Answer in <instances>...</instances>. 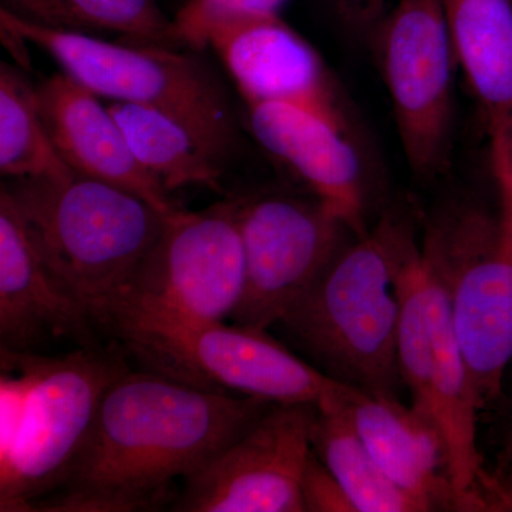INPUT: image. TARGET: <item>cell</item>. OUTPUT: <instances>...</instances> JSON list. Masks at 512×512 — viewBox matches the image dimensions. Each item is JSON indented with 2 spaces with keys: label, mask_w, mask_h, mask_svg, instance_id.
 <instances>
[{
  "label": "cell",
  "mask_w": 512,
  "mask_h": 512,
  "mask_svg": "<svg viewBox=\"0 0 512 512\" xmlns=\"http://www.w3.org/2000/svg\"><path fill=\"white\" fill-rule=\"evenodd\" d=\"M272 404L127 369L104 394L69 473L35 511L170 510L184 481Z\"/></svg>",
  "instance_id": "cell-1"
},
{
  "label": "cell",
  "mask_w": 512,
  "mask_h": 512,
  "mask_svg": "<svg viewBox=\"0 0 512 512\" xmlns=\"http://www.w3.org/2000/svg\"><path fill=\"white\" fill-rule=\"evenodd\" d=\"M0 359V511H35L69 473L104 394L130 367L116 343L59 356L0 349Z\"/></svg>",
  "instance_id": "cell-2"
},
{
  "label": "cell",
  "mask_w": 512,
  "mask_h": 512,
  "mask_svg": "<svg viewBox=\"0 0 512 512\" xmlns=\"http://www.w3.org/2000/svg\"><path fill=\"white\" fill-rule=\"evenodd\" d=\"M416 247L404 222L386 218L343 245L281 326L320 372L369 392L394 394L400 272Z\"/></svg>",
  "instance_id": "cell-3"
},
{
  "label": "cell",
  "mask_w": 512,
  "mask_h": 512,
  "mask_svg": "<svg viewBox=\"0 0 512 512\" xmlns=\"http://www.w3.org/2000/svg\"><path fill=\"white\" fill-rule=\"evenodd\" d=\"M3 185L43 261L101 335L170 214L76 173Z\"/></svg>",
  "instance_id": "cell-4"
},
{
  "label": "cell",
  "mask_w": 512,
  "mask_h": 512,
  "mask_svg": "<svg viewBox=\"0 0 512 512\" xmlns=\"http://www.w3.org/2000/svg\"><path fill=\"white\" fill-rule=\"evenodd\" d=\"M103 335L141 369L211 392L275 404H318L343 384L268 330L237 323H185L121 312L104 326Z\"/></svg>",
  "instance_id": "cell-5"
},
{
  "label": "cell",
  "mask_w": 512,
  "mask_h": 512,
  "mask_svg": "<svg viewBox=\"0 0 512 512\" xmlns=\"http://www.w3.org/2000/svg\"><path fill=\"white\" fill-rule=\"evenodd\" d=\"M0 25L52 57L63 73L99 97L171 114L204 137L224 157L234 150L237 126L227 93L192 50L107 42L79 30L56 29L0 9Z\"/></svg>",
  "instance_id": "cell-6"
},
{
  "label": "cell",
  "mask_w": 512,
  "mask_h": 512,
  "mask_svg": "<svg viewBox=\"0 0 512 512\" xmlns=\"http://www.w3.org/2000/svg\"><path fill=\"white\" fill-rule=\"evenodd\" d=\"M500 212H460L427 239L424 255L450 301L480 409L503 394L512 366V156L493 160Z\"/></svg>",
  "instance_id": "cell-7"
},
{
  "label": "cell",
  "mask_w": 512,
  "mask_h": 512,
  "mask_svg": "<svg viewBox=\"0 0 512 512\" xmlns=\"http://www.w3.org/2000/svg\"><path fill=\"white\" fill-rule=\"evenodd\" d=\"M245 286L238 200L168 215L121 301L109 318L136 312L185 323L232 318Z\"/></svg>",
  "instance_id": "cell-8"
},
{
  "label": "cell",
  "mask_w": 512,
  "mask_h": 512,
  "mask_svg": "<svg viewBox=\"0 0 512 512\" xmlns=\"http://www.w3.org/2000/svg\"><path fill=\"white\" fill-rule=\"evenodd\" d=\"M373 35L407 163L421 177H434L450 158L457 64L443 6L393 0Z\"/></svg>",
  "instance_id": "cell-9"
},
{
  "label": "cell",
  "mask_w": 512,
  "mask_h": 512,
  "mask_svg": "<svg viewBox=\"0 0 512 512\" xmlns=\"http://www.w3.org/2000/svg\"><path fill=\"white\" fill-rule=\"evenodd\" d=\"M238 221L245 286L231 319L268 330L311 288L350 229L318 198L288 195L238 198Z\"/></svg>",
  "instance_id": "cell-10"
},
{
  "label": "cell",
  "mask_w": 512,
  "mask_h": 512,
  "mask_svg": "<svg viewBox=\"0 0 512 512\" xmlns=\"http://www.w3.org/2000/svg\"><path fill=\"white\" fill-rule=\"evenodd\" d=\"M315 404H272L181 485L171 511L305 512Z\"/></svg>",
  "instance_id": "cell-11"
},
{
  "label": "cell",
  "mask_w": 512,
  "mask_h": 512,
  "mask_svg": "<svg viewBox=\"0 0 512 512\" xmlns=\"http://www.w3.org/2000/svg\"><path fill=\"white\" fill-rule=\"evenodd\" d=\"M100 332L43 261L5 185L0 188V349L43 353L70 342L103 345ZM45 355V353H43Z\"/></svg>",
  "instance_id": "cell-12"
},
{
  "label": "cell",
  "mask_w": 512,
  "mask_h": 512,
  "mask_svg": "<svg viewBox=\"0 0 512 512\" xmlns=\"http://www.w3.org/2000/svg\"><path fill=\"white\" fill-rule=\"evenodd\" d=\"M259 144L357 235L365 234L362 165L342 113L295 103L248 106Z\"/></svg>",
  "instance_id": "cell-13"
},
{
  "label": "cell",
  "mask_w": 512,
  "mask_h": 512,
  "mask_svg": "<svg viewBox=\"0 0 512 512\" xmlns=\"http://www.w3.org/2000/svg\"><path fill=\"white\" fill-rule=\"evenodd\" d=\"M211 47L248 106L295 103L342 113L322 56L281 15L215 29Z\"/></svg>",
  "instance_id": "cell-14"
},
{
  "label": "cell",
  "mask_w": 512,
  "mask_h": 512,
  "mask_svg": "<svg viewBox=\"0 0 512 512\" xmlns=\"http://www.w3.org/2000/svg\"><path fill=\"white\" fill-rule=\"evenodd\" d=\"M36 90L53 146L73 173L133 192L164 214L180 210L171 194L138 163L99 96L66 73L47 77Z\"/></svg>",
  "instance_id": "cell-15"
},
{
  "label": "cell",
  "mask_w": 512,
  "mask_h": 512,
  "mask_svg": "<svg viewBox=\"0 0 512 512\" xmlns=\"http://www.w3.org/2000/svg\"><path fill=\"white\" fill-rule=\"evenodd\" d=\"M345 406L356 433L387 477L423 511H458L446 443L436 424L394 394L345 384Z\"/></svg>",
  "instance_id": "cell-16"
},
{
  "label": "cell",
  "mask_w": 512,
  "mask_h": 512,
  "mask_svg": "<svg viewBox=\"0 0 512 512\" xmlns=\"http://www.w3.org/2000/svg\"><path fill=\"white\" fill-rule=\"evenodd\" d=\"M491 148L512 147V0H440Z\"/></svg>",
  "instance_id": "cell-17"
},
{
  "label": "cell",
  "mask_w": 512,
  "mask_h": 512,
  "mask_svg": "<svg viewBox=\"0 0 512 512\" xmlns=\"http://www.w3.org/2000/svg\"><path fill=\"white\" fill-rule=\"evenodd\" d=\"M107 106L138 163L168 194L191 185L222 191L227 157L183 121L140 104L111 101Z\"/></svg>",
  "instance_id": "cell-18"
},
{
  "label": "cell",
  "mask_w": 512,
  "mask_h": 512,
  "mask_svg": "<svg viewBox=\"0 0 512 512\" xmlns=\"http://www.w3.org/2000/svg\"><path fill=\"white\" fill-rule=\"evenodd\" d=\"M345 384L315 404L312 450L338 480L356 512H424L387 477L356 433L342 403Z\"/></svg>",
  "instance_id": "cell-19"
},
{
  "label": "cell",
  "mask_w": 512,
  "mask_h": 512,
  "mask_svg": "<svg viewBox=\"0 0 512 512\" xmlns=\"http://www.w3.org/2000/svg\"><path fill=\"white\" fill-rule=\"evenodd\" d=\"M0 173L8 180L73 173L49 136L35 84L23 69L0 64Z\"/></svg>",
  "instance_id": "cell-20"
},
{
  "label": "cell",
  "mask_w": 512,
  "mask_h": 512,
  "mask_svg": "<svg viewBox=\"0 0 512 512\" xmlns=\"http://www.w3.org/2000/svg\"><path fill=\"white\" fill-rule=\"evenodd\" d=\"M56 29L113 32L128 42L174 47L173 19L157 0H49Z\"/></svg>",
  "instance_id": "cell-21"
},
{
  "label": "cell",
  "mask_w": 512,
  "mask_h": 512,
  "mask_svg": "<svg viewBox=\"0 0 512 512\" xmlns=\"http://www.w3.org/2000/svg\"><path fill=\"white\" fill-rule=\"evenodd\" d=\"M288 0H187L173 18L178 49L201 52L215 29L239 20L281 15Z\"/></svg>",
  "instance_id": "cell-22"
},
{
  "label": "cell",
  "mask_w": 512,
  "mask_h": 512,
  "mask_svg": "<svg viewBox=\"0 0 512 512\" xmlns=\"http://www.w3.org/2000/svg\"><path fill=\"white\" fill-rule=\"evenodd\" d=\"M301 493L305 512H356L338 480L313 450L303 471Z\"/></svg>",
  "instance_id": "cell-23"
},
{
  "label": "cell",
  "mask_w": 512,
  "mask_h": 512,
  "mask_svg": "<svg viewBox=\"0 0 512 512\" xmlns=\"http://www.w3.org/2000/svg\"><path fill=\"white\" fill-rule=\"evenodd\" d=\"M340 19L349 28L373 32L392 6L393 0H332Z\"/></svg>",
  "instance_id": "cell-24"
},
{
  "label": "cell",
  "mask_w": 512,
  "mask_h": 512,
  "mask_svg": "<svg viewBox=\"0 0 512 512\" xmlns=\"http://www.w3.org/2000/svg\"><path fill=\"white\" fill-rule=\"evenodd\" d=\"M3 9L20 19L37 25L57 28V20L49 0H3Z\"/></svg>",
  "instance_id": "cell-25"
},
{
  "label": "cell",
  "mask_w": 512,
  "mask_h": 512,
  "mask_svg": "<svg viewBox=\"0 0 512 512\" xmlns=\"http://www.w3.org/2000/svg\"><path fill=\"white\" fill-rule=\"evenodd\" d=\"M510 404V417H508L507 433H505L503 453H501L500 473L494 476L508 508H512V390Z\"/></svg>",
  "instance_id": "cell-26"
}]
</instances>
